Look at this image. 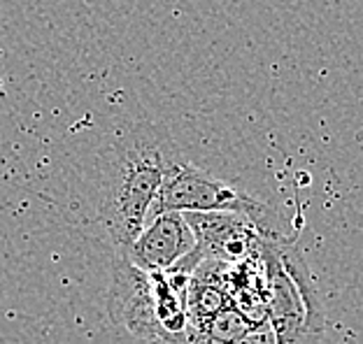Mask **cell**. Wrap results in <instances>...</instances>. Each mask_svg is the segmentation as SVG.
<instances>
[{"label":"cell","instance_id":"cell-1","mask_svg":"<svg viewBox=\"0 0 363 344\" xmlns=\"http://www.w3.org/2000/svg\"><path fill=\"white\" fill-rule=\"evenodd\" d=\"M182 149L159 124H133L96 156V214L114 253L126 256L145 231L163 177Z\"/></svg>","mask_w":363,"mask_h":344},{"label":"cell","instance_id":"cell-2","mask_svg":"<svg viewBox=\"0 0 363 344\" xmlns=\"http://www.w3.org/2000/svg\"><path fill=\"white\" fill-rule=\"evenodd\" d=\"M259 253L266 268L268 321L275 342L319 344L326 331V312L301 251L289 240H261Z\"/></svg>","mask_w":363,"mask_h":344},{"label":"cell","instance_id":"cell-3","mask_svg":"<svg viewBox=\"0 0 363 344\" xmlns=\"http://www.w3.org/2000/svg\"><path fill=\"white\" fill-rule=\"evenodd\" d=\"M159 212H179V214H186V212H235V214H245L257 221L263 240H284L275 210L252 198L250 193L238 191L224 179L210 175L208 170L194 166L184 154H179L163 177L161 191L156 195L150 217L159 214Z\"/></svg>","mask_w":363,"mask_h":344},{"label":"cell","instance_id":"cell-4","mask_svg":"<svg viewBox=\"0 0 363 344\" xmlns=\"http://www.w3.org/2000/svg\"><path fill=\"white\" fill-rule=\"evenodd\" d=\"M107 314L140 344H186V335H170L159 321L152 275L138 270L128 258H114Z\"/></svg>","mask_w":363,"mask_h":344},{"label":"cell","instance_id":"cell-5","mask_svg":"<svg viewBox=\"0 0 363 344\" xmlns=\"http://www.w3.org/2000/svg\"><path fill=\"white\" fill-rule=\"evenodd\" d=\"M182 217L191 228L196 251L203 258L238 265L254 256L263 240L257 221L235 212H186Z\"/></svg>","mask_w":363,"mask_h":344},{"label":"cell","instance_id":"cell-6","mask_svg":"<svg viewBox=\"0 0 363 344\" xmlns=\"http://www.w3.org/2000/svg\"><path fill=\"white\" fill-rule=\"evenodd\" d=\"M194 249L196 240L184 217L179 212H159L138 235L123 258H128L147 275H166Z\"/></svg>","mask_w":363,"mask_h":344},{"label":"cell","instance_id":"cell-7","mask_svg":"<svg viewBox=\"0 0 363 344\" xmlns=\"http://www.w3.org/2000/svg\"><path fill=\"white\" fill-rule=\"evenodd\" d=\"M252 326H257V323H252L240 309L228 305L226 309H221L219 314H214L210 321L198 326L196 331H201L205 338H210L219 344H235L238 340L250 333ZM189 328H194V326H189Z\"/></svg>","mask_w":363,"mask_h":344},{"label":"cell","instance_id":"cell-8","mask_svg":"<svg viewBox=\"0 0 363 344\" xmlns=\"http://www.w3.org/2000/svg\"><path fill=\"white\" fill-rule=\"evenodd\" d=\"M235 344H277V342H275V333H272L270 321H263V323L252 326L250 333L238 340Z\"/></svg>","mask_w":363,"mask_h":344}]
</instances>
